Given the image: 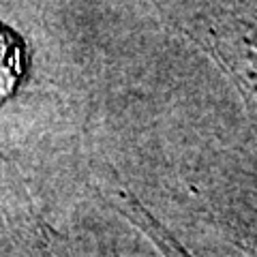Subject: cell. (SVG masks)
<instances>
[{
  "instance_id": "1",
  "label": "cell",
  "mask_w": 257,
  "mask_h": 257,
  "mask_svg": "<svg viewBox=\"0 0 257 257\" xmlns=\"http://www.w3.org/2000/svg\"><path fill=\"white\" fill-rule=\"evenodd\" d=\"M24 69H26V54L22 39L11 28L0 24V105L18 90Z\"/></svg>"
},
{
  "instance_id": "2",
  "label": "cell",
  "mask_w": 257,
  "mask_h": 257,
  "mask_svg": "<svg viewBox=\"0 0 257 257\" xmlns=\"http://www.w3.org/2000/svg\"><path fill=\"white\" fill-rule=\"evenodd\" d=\"M41 257H60V255H58V253H54V251H43Z\"/></svg>"
}]
</instances>
